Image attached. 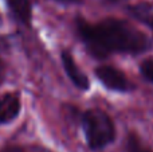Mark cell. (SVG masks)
Listing matches in <instances>:
<instances>
[{
	"mask_svg": "<svg viewBox=\"0 0 153 152\" xmlns=\"http://www.w3.org/2000/svg\"><path fill=\"white\" fill-rule=\"evenodd\" d=\"M76 32L85 47L95 58H106L110 54H143L152 47L151 39L143 31L122 19L108 18L89 23L76 18Z\"/></svg>",
	"mask_w": 153,
	"mask_h": 152,
	"instance_id": "cell-1",
	"label": "cell"
},
{
	"mask_svg": "<svg viewBox=\"0 0 153 152\" xmlns=\"http://www.w3.org/2000/svg\"><path fill=\"white\" fill-rule=\"evenodd\" d=\"M81 124L87 147L91 151L103 150L116 140V125L113 118L100 108L83 112Z\"/></svg>",
	"mask_w": 153,
	"mask_h": 152,
	"instance_id": "cell-2",
	"label": "cell"
},
{
	"mask_svg": "<svg viewBox=\"0 0 153 152\" xmlns=\"http://www.w3.org/2000/svg\"><path fill=\"white\" fill-rule=\"evenodd\" d=\"M95 75L98 81L105 86L108 90L118 92V93H128L134 89V85L128 80L125 73L118 70L114 66L101 65L95 69Z\"/></svg>",
	"mask_w": 153,
	"mask_h": 152,
	"instance_id": "cell-3",
	"label": "cell"
},
{
	"mask_svg": "<svg viewBox=\"0 0 153 152\" xmlns=\"http://www.w3.org/2000/svg\"><path fill=\"white\" fill-rule=\"evenodd\" d=\"M61 59H62V65H63V69L66 72L67 77L70 78L73 83H74L75 88H78L79 90H89L90 88V81L89 77L85 74L81 70V67L76 65L75 59L73 58L71 53L69 50H63L61 53Z\"/></svg>",
	"mask_w": 153,
	"mask_h": 152,
	"instance_id": "cell-4",
	"label": "cell"
},
{
	"mask_svg": "<svg viewBox=\"0 0 153 152\" xmlns=\"http://www.w3.org/2000/svg\"><path fill=\"white\" fill-rule=\"evenodd\" d=\"M20 96L16 92L0 94V125L13 121L20 113Z\"/></svg>",
	"mask_w": 153,
	"mask_h": 152,
	"instance_id": "cell-5",
	"label": "cell"
},
{
	"mask_svg": "<svg viewBox=\"0 0 153 152\" xmlns=\"http://www.w3.org/2000/svg\"><path fill=\"white\" fill-rule=\"evenodd\" d=\"M12 15L20 23L30 26L32 19V5L30 0H5Z\"/></svg>",
	"mask_w": 153,
	"mask_h": 152,
	"instance_id": "cell-6",
	"label": "cell"
},
{
	"mask_svg": "<svg viewBox=\"0 0 153 152\" xmlns=\"http://www.w3.org/2000/svg\"><path fill=\"white\" fill-rule=\"evenodd\" d=\"M125 152H153V151L149 150L148 147H145L134 133H130L129 136L126 137Z\"/></svg>",
	"mask_w": 153,
	"mask_h": 152,
	"instance_id": "cell-7",
	"label": "cell"
},
{
	"mask_svg": "<svg viewBox=\"0 0 153 152\" xmlns=\"http://www.w3.org/2000/svg\"><path fill=\"white\" fill-rule=\"evenodd\" d=\"M140 73L146 81L153 83V59H145L140 65Z\"/></svg>",
	"mask_w": 153,
	"mask_h": 152,
	"instance_id": "cell-8",
	"label": "cell"
},
{
	"mask_svg": "<svg viewBox=\"0 0 153 152\" xmlns=\"http://www.w3.org/2000/svg\"><path fill=\"white\" fill-rule=\"evenodd\" d=\"M0 152H26V151H23L20 147H7V148H4V150H1Z\"/></svg>",
	"mask_w": 153,
	"mask_h": 152,
	"instance_id": "cell-9",
	"label": "cell"
},
{
	"mask_svg": "<svg viewBox=\"0 0 153 152\" xmlns=\"http://www.w3.org/2000/svg\"><path fill=\"white\" fill-rule=\"evenodd\" d=\"M4 72H5L4 63H3V62H1V59H0V83H1V81L4 80Z\"/></svg>",
	"mask_w": 153,
	"mask_h": 152,
	"instance_id": "cell-10",
	"label": "cell"
},
{
	"mask_svg": "<svg viewBox=\"0 0 153 152\" xmlns=\"http://www.w3.org/2000/svg\"><path fill=\"white\" fill-rule=\"evenodd\" d=\"M56 1H61V3H67V4H71V3H79L82 0H56Z\"/></svg>",
	"mask_w": 153,
	"mask_h": 152,
	"instance_id": "cell-11",
	"label": "cell"
},
{
	"mask_svg": "<svg viewBox=\"0 0 153 152\" xmlns=\"http://www.w3.org/2000/svg\"><path fill=\"white\" fill-rule=\"evenodd\" d=\"M148 24H149V26H151V28L153 30V18H151V19H149V22H148Z\"/></svg>",
	"mask_w": 153,
	"mask_h": 152,
	"instance_id": "cell-12",
	"label": "cell"
}]
</instances>
